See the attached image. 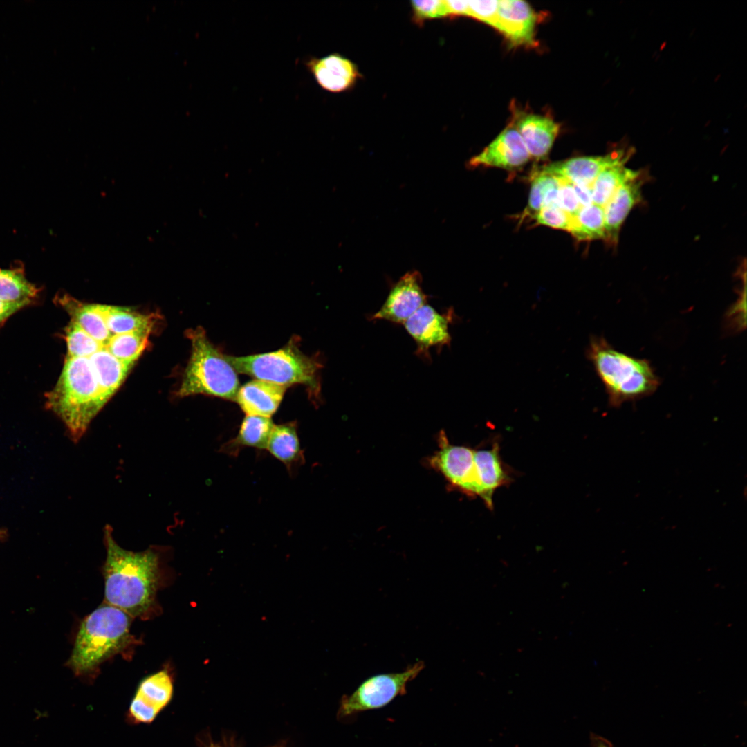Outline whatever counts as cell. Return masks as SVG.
<instances>
[{"label": "cell", "instance_id": "cell-1", "mask_svg": "<svg viewBox=\"0 0 747 747\" xmlns=\"http://www.w3.org/2000/svg\"><path fill=\"white\" fill-rule=\"evenodd\" d=\"M104 537L106 603L131 617L145 614L154 604L159 582L158 554L154 549L133 552L121 548L113 540L109 526Z\"/></svg>", "mask_w": 747, "mask_h": 747}, {"label": "cell", "instance_id": "cell-2", "mask_svg": "<svg viewBox=\"0 0 747 747\" xmlns=\"http://www.w3.org/2000/svg\"><path fill=\"white\" fill-rule=\"evenodd\" d=\"M46 406L78 441L108 400L88 358L66 356L55 387L46 394Z\"/></svg>", "mask_w": 747, "mask_h": 747}, {"label": "cell", "instance_id": "cell-3", "mask_svg": "<svg viewBox=\"0 0 747 747\" xmlns=\"http://www.w3.org/2000/svg\"><path fill=\"white\" fill-rule=\"evenodd\" d=\"M587 356L613 407L648 396L659 386V378L647 360L618 351L602 337L591 338Z\"/></svg>", "mask_w": 747, "mask_h": 747}, {"label": "cell", "instance_id": "cell-4", "mask_svg": "<svg viewBox=\"0 0 747 747\" xmlns=\"http://www.w3.org/2000/svg\"><path fill=\"white\" fill-rule=\"evenodd\" d=\"M131 616L103 603L80 624L68 665L77 675L94 670L129 644Z\"/></svg>", "mask_w": 747, "mask_h": 747}, {"label": "cell", "instance_id": "cell-5", "mask_svg": "<svg viewBox=\"0 0 747 747\" xmlns=\"http://www.w3.org/2000/svg\"><path fill=\"white\" fill-rule=\"evenodd\" d=\"M187 335L191 341V355L177 395L203 394L234 400L239 388L236 370L201 327L188 330Z\"/></svg>", "mask_w": 747, "mask_h": 747}, {"label": "cell", "instance_id": "cell-6", "mask_svg": "<svg viewBox=\"0 0 747 747\" xmlns=\"http://www.w3.org/2000/svg\"><path fill=\"white\" fill-rule=\"evenodd\" d=\"M225 357L238 373L285 387L302 384L308 387L315 396L320 393L322 365L301 352L293 341L275 351Z\"/></svg>", "mask_w": 747, "mask_h": 747}, {"label": "cell", "instance_id": "cell-7", "mask_svg": "<svg viewBox=\"0 0 747 747\" xmlns=\"http://www.w3.org/2000/svg\"><path fill=\"white\" fill-rule=\"evenodd\" d=\"M424 667V663L418 661L404 671L368 678L353 693L342 697L339 716H351L386 706L396 697L406 693L407 683L415 679Z\"/></svg>", "mask_w": 747, "mask_h": 747}, {"label": "cell", "instance_id": "cell-8", "mask_svg": "<svg viewBox=\"0 0 747 747\" xmlns=\"http://www.w3.org/2000/svg\"><path fill=\"white\" fill-rule=\"evenodd\" d=\"M439 450L430 459V464L441 472L455 488L472 496L481 495L473 450L449 443L444 432L439 435Z\"/></svg>", "mask_w": 747, "mask_h": 747}, {"label": "cell", "instance_id": "cell-9", "mask_svg": "<svg viewBox=\"0 0 747 747\" xmlns=\"http://www.w3.org/2000/svg\"><path fill=\"white\" fill-rule=\"evenodd\" d=\"M454 311L440 313L425 304L403 324L406 331L416 344V355L430 360V349H441L451 342L449 326L454 320Z\"/></svg>", "mask_w": 747, "mask_h": 747}, {"label": "cell", "instance_id": "cell-10", "mask_svg": "<svg viewBox=\"0 0 747 747\" xmlns=\"http://www.w3.org/2000/svg\"><path fill=\"white\" fill-rule=\"evenodd\" d=\"M422 288V277L414 270L404 275L391 288L381 308L371 320H386L404 324L419 308L427 304Z\"/></svg>", "mask_w": 747, "mask_h": 747}, {"label": "cell", "instance_id": "cell-11", "mask_svg": "<svg viewBox=\"0 0 747 747\" xmlns=\"http://www.w3.org/2000/svg\"><path fill=\"white\" fill-rule=\"evenodd\" d=\"M633 151L631 147L619 148L605 156L575 157L552 163L542 170L571 183L592 185L601 172L618 164H625Z\"/></svg>", "mask_w": 747, "mask_h": 747}, {"label": "cell", "instance_id": "cell-12", "mask_svg": "<svg viewBox=\"0 0 747 747\" xmlns=\"http://www.w3.org/2000/svg\"><path fill=\"white\" fill-rule=\"evenodd\" d=\"M530 158L531 156L515 124H510L481 153L470 160L469 166L494 167L511 170L524 166Z\"/></svg>", "mask_w": 747, "mask_h": 747}, {"label": "cell", "instance_id": "cell-13", "mask_svg": "<svg viewBox=\"0 0 747 747\" xmlns=\"http://www.w3.org/2000/svg\"><path fill=\"white\" fill-rule=\"evenodd\" d=\"M304 65L320 87L331 93L352 89L360 77L357 66L338 53L321 57L308 56Z\"/></svg>", "mask_w": 747, "mask_h": 747}, {"label": "cell", "instance_id": "cell-14", "mask_svg": "<svg viewBox=\"0 0 747 747\" xmlns=\"http://www.w3.org/2000/svg\"><path fill=\"white\" fill-rule=\"evenodd\" d=\"M537 15L530 5L522 0H499L495 28L515 46H533Z\"/></svg>", "mask_w": 747, "mask_h": 747}, {"label": "cell", "instance_id": "cell-15", "mask_svg": "<svg viewBox=\"0 0 747 747\" xmlns=\"http://www.w3.org/2000/svg\"><path fill=\"white\" fill-rule=\"evenodd\" d=\"M647 179V172L640 170L636 176L618 188L605 207V240L609 244H617L622 223L633 208L642 200L641 189Z\"/></svg>", "mask_w": 747, "mask_h": 747}, {"label": "cell", "instance_id": "cell-16", "mask_svg": "<svg viewBox=\"0 0 747 747\" xmlns=\"http://www.w3.org/2000/svg\"><path fill=\"white\" fill-rule=\"evenodd\" d=\"M515 125L531 156L545 158L557 138L560 125L552 118L535 114H519Z\"/></svg>", "mask_w": 747, "mask_h": 747}, {"label": "cell", "instance_id": "cell-17", "mask_svg": "<svg viewBox=\"0 0 747 747\" xmlns=\"http://www.w3.org/2000/svg\"><path fill=\"white\" fill-rule=\"evenodd\" d=\"M286 387L255 379L239 387L235 400L246 415L270 418L281 403Z\"/></svg>", "mask_w": 747, "mask_h": 747}, {"label": "cell", "instance_id": "cell-18", "mask_svg": "<svg viewBox=\"0 0 747 747\" xmlns=\"http://www.w3.org/2000/svg\"><path fill=\"white\" fill-rule=\"evenodd\" d=\"M476 473L481 488L480 497L486 506L493 508L495 491L510 481L499 454V446L495 443L491 448L474 451Z\"/></svg>", "mask_w": 747, "mask_h": 747}, {"label": "cell", "instance_id": "cell-19", "mask_svg": "<svg viewBox=\"0 0 747 747\" xmlns=\"http://www.w3.org/2000/svg\"><path fill=\"white\" fill-rule=\"evenodd\" d=\"M55 302L69 315L71 321L104 347L106 346L111 334L94 304L82 302L67 293L57 294Z\"/></svg>", "mask_w": 747, "mask_h": 747}, {"label": "cell", "instance_id": "cell-20", "mask_svg": "<svg viewBox=\"0 0 747 747\" xmlns=\"http://www.w3.org/2000/svg\"><path fill=\"white\" fill-rule=\"evenodd\" d=\"M88 358L98 382L109 400L122 384L134 364L118 360L105 347Z\"/></svg>", "mask_w": 747, "mask_h": 747}, {"label": "cell", "instance_id": "cell-21", "mask_svg": "<svg viewBox=\"0 0 747 747\" xmlns=\"http://www.w3.org/2000/svg\"><path fill=\"white\" fill-rule=\"evenodd\" d=\"M111 335L136 331L151 330L154 315H145L127 307L95 304Z\"/></svg>", "mask_w": 747, "mask_h": 747}, {"label": "cell", "instance_id": "cell-22", "mask_svg": "<svg viewBox=\"0 0 747 747\" xmlns=\"http://www.w3.org/2000/svg\"><path fill=\"white\" fill-rule=\"evenodd\" d=\"M39 293V288L26 279L22 265L0 268L1 301L29 305L37 299Z\"/></svg>", "mask_w": 747, "mask_h": 747}, {"label": "cell", "instance_id": "cell-23", "mask_svg": "<svg viewBox=\"0 0 747 747\" xmlns=\"http://www.w3.org/2000/svg\"><path fill=\"white\" fill-rule=\"evenodd\" d=\"M266 449L286 465L297 461L302 452L296 426L293 423L274 425Z\"/></svg>", "mask_w": 747, "mask_h": 747}, {"label": "cell", "instance_id": "cell-24", "mask_svg": "<svg viewBox=\"0 0 747 747\" xmlns=\"http://www.w3.org/2000/svg\"><path fill=\"white\" fill-rule=\"evenodd\" d=\"M625 165L610 167L598 175L591 186L593 203L605 208L618 188L638 174L640 170L630 169Z\"/></svg>", "mask_w": 747, "mask_h": 747}, {"label": "cell", "instance_id": "cell-25", "mask_svg": "<svg viewBox=\"0 0 747 747\" xmlns=\"http://www.w3.org/2000/svg\"><path fill=\"white\" fill-rule=\"evenodd\" d=\"M274 425L270 418L246 415L241 423L238 435L228 443L227 448L233 450H237L242 446L266 448Z\"/></svg>", "mask_w": 747, "mask_h": 747}, {"label": "cell", "instance_id": "cell-26", "mask_svg": "<svg viewBox=\"0 0 747 747\" xmlns=\"http://www.w3.org/2000/svg\"><path fill=\"white\" fill-rule=\"evenodd\" d=\"M151 331L143 330L113 335L105 348L118 360L134 364L148 346Z\"/></svg>", "mask_w": 747, "mask_h": 747}, {"label": "cell", "instance_id": "cell-27", "mask_svg": "<svg viewBox=\"0 0 747 747\" xmlns=\"http://www.w3.org/2000/svg\"><path fill=\"white\" fill-rule=\"evenodd\" d=\"M571 233L578 241L605 240V209L594 203L582 208L573 216Z\"/></svg>", "mask_w": 747, "mask_h": 747}, {"label": "cell", "instance_id": "cell-28", "mask_svg": "<svg viewBox=\"0 0 747 747\" xmlns=\"http://www.w3.org/2000/svg\"><path fill=\"white\" fill-rule=\"evenodd\" d=\"M172 691V679L166 670H162L142 681L137 693L161 710L170 701Z\"/></svg>", "mask_w": 747, "mask_h": 747}, {"label": "cell", "instance_id": "cell-29", "mask_svg": "<svg viewBox=\"0 0 747 747\" xmlns=\"http://www.w3.org/2000/svg\"><path fill=\"white\" fill-rule=\"evenodd\" d=\"M64 338L68 357L89 358L104 347L73 321L65 328Z\"/></svg>", "mask_w": 747, "mask_h": 747}, {"label": "cell", "instance_id": "cell-30", "mask_svg": "<svg viewBox=\"0 0 747 747\" xmlns=\"http://www.w3.org/2000/svg\"><path fill=\"white\" fill-rule=\"evenodd\" d=\"M536 223L571 233L573 216L567 214L557 205L542 208L533 217Z\"/></svg>", "mask_w": 747, "mask_h": 747}, {"label": "cell", "instance_id": "cell-31", "mask_svg": "<svg viewBox=\"0 0 747 747\" xmlns=\"http://www.w3.org/2000/svg\"><path fill=\"white\" fill-rule=\"evenodd\" d=\"M411 3L414 21L419 25L426 19L450 17L446 1H412Z\"/></svg>", "mask_w": 747, "mask_h": 747}, {"label": "cell", "instance_id": "cell-32", "mask_svg": "<svg viewBox=\"0 0 747 747\" xmlns=\"http://www.w3.org/2000/svg\"><path fill=\"white\" fill-rule=\"evenodd\" d=\"M552 176L541 169L533 178L528 205L523 212V218L531 216L534 217L542 209L544 190Z\"/></svg>", "mask_w": 747, "mask_h": 747}, {"label": "cell", "instance_id": "cell-33", "mask_svg": "<svg viewBox=\"0 0 747 747\" xmlns=\"http://www.w3.org/2000/svg\"><path fill=\"white\" fill-rule=\"evenodd\" d=\"M498 1H468V16L495 28L497 18Z\"/></svg>", "mask_w": 747, "mask_h": 747}, {"label": "cell", "instance_id": "cell-34", "mask_svg": "<svg viewBox=\"0 0 747 747\" xmlns=\"http://www.w3.org/2000/svg\"><path fill=\"white\" fill-rule=\"evenodd\" d=\"M560 181L557 206L572 216H575L582 208L572 184L564 179Z\"/></svg>", "mask_w": 747, "mask_h": 747}, {"label": "cell", "instance_id": "cell-35", "mask_svg": "<svg viewBox=\"0 0 747 747\" xmlns=\"http://www.w3.org/2000/svg\"><path fill=\"white\" fill-rule=\"evenodd\" d=\"M160 710L136 693L129 708L130 714L139 723L151 722Z\"/></svg>", "mask_w": 747, "mask_h": 747}, {"label": "cell", "instance_id": "cell-36", "mask_svg": "<svg viewBox=\"0 0 747 747\" xmlns=\"http://www.w3.org/2000/svg\"><path fill=\"white\" fill-rule=\"evenodd\" d=\"M571 184L582 208L593 203L591 194L592 185L580 183Z\"/></svg>", "mask_w": 747, "mask_h": 747}, {"label": "cell", "instance_id": "cell-37", "mask_svg": "<svg viewBox=\"0 0 747 747\" xmlns=\"http://www.w3.org/2000/svg\"><path fill=\"white\" fill-rule=\"evenodd\" d=\"M26 306L28 305L24 303H11L0 300V324L3 323L8 317Z\"/></svg>", "mask_w": 747, "mask_h": 747}, {"label": "cell", "instance_id": "cell-38", "mask_svg": "<svg viewBox=\"0 0 747 747\" xmlns=\"http://www.w3.org/2000/svg\"><path fill=\"white\" fill-rule=\"evenodd\" d=\"M450 17L468 16V1H446Z\"/></svg>", "mask_w": 747, "mask_h": 747}, {"label": "cell", "instance_id": "cell-39", "mask_svg": "<svg viewBox=\"0 0 747 747\" xmlns=\"http://www.w3.org/2000/svg\"><path fill=\"white\" fill-rule=\"evenodd\" d=\"M592 741L593 747H613L610 742L598 736H593Z\"/></svg>", "mask_w": 747, "mask_h": 747}, {"label": "cell", "instance_id": "cell-40", "mask_svg": "<svg viewBox=\"0 0 747 747\" xmlns=\"http://www.w3.org/2000/svg\"><path fill=\"white\" fill-rule=\"evenodd\" d=\"M210 747H223V746L217 745V744H212Z\"/></svg>", "mask_w": 747, "mask_h": 747}]
</instances>
